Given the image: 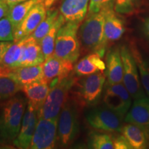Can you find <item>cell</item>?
<instances>
[{
    "mask_svg": "<svg viewBox=\"0 0 149 149\" xmlns=\"http://www.w3.org/2000/svg\"><path fill=\"white\" fill-rule=\"evenodd\" d=\"M105 10L87 15L78 29L81 53H97L104 57L108 44L104 37Z\"/></svg>",
    "mask_w": 149,
    "mask_h": 149,
    "instance_id": "1",
    "label": "cell"
},
{
    "mask_svg": "<svg viewBox=\"0 0 149 149\" xmlns=\"http://www.w3.org/2000/svg\"><path fill=\"white\" fill-rule=\"evenodd\" d=\"M26 107L23 97L14 96L1 104L0 137L6 141H13L21 128Z\"/></svg>",
    "mask_w": 149,
    "mask_h": 149,
    "instance_id": "2",
    "label": "cell"
},
{
    "mask_svg": "<svg viewBox=\"0 0 149 149\" xmlns=\"http://www.w3.org/2000/svg\"><path fill=\"white\" fill-rule=\"evenodd\" d=\"M76 77L72 71L68 77L60 80H53L49 84V92L44 104L38 111L39 117L58 120L59 113L70 95Z\"/></svg>",
    "mask_w": 149,
    "mask_h": 149,
    "instance_id": "3",
    "label": "cell"
},
{
    "mask_svg": "<svg viewBox=\"0 0 149 149\" xmlns=\"http://www.w3.org/2000/svg\"><path fill=\"white\" fill-rule=\"evenodd\" d=\"M106 77L104 71L81 77L77 76L70 90V96L81 108L95 105L101 97Z\"/></svg>",
    "mask_w": 149,
    "mask_h": 149,
    "instance_id": "4",
    "label": "cell"
},
{
    "mask_svg": "<svg viewBox=\"0 0 149 149\" xmlns=\"http://www.w3.org/2000/svg\"><path fill=\"white\" fill-rule=\"evenodd\" d=\"M81 107L69 95L63 106L57 122V141L63 147L69 146L79 133V110Z\"/></svg>",
    "mask_w": 149,
    "mask_h": 149,
    "instance_id": "5",
    "label": "cell"
},
{
    "mask_svg": "<svg viewBox=\"0 0 149 149\" xmlns=\"http://www.w3.org/2000/svg\"><path fill=\"white\" fill-rule=\"evenodd\" d=\"M81 23L66 22L61 26L56 37L53 55L64 60L76 62L81 55L78 29Z\"/></svg>",
    "mask_w": 149,
    "mask_h": 149,
    "instance_id": "6",
    "label": "cell"
},
{
    "mask_svg": "<svg viewBox=\"0 0 149 149\" xmlns=\"http://www.w3.org/2000/svg\"><path fill=\"white\" fill-rule=\"evenodd\" d=\"M120 53L123 64L122 83L134 100L145 97L138 68L129 47L124 45L121 46Z\"/></svg>",
    "mask_w": 149,
    "mask_h": 149,
    "instance_id": "7",
    "label": "cell"
},
{
    "mask_svg": "<svg viewBox=\"0 0 149 149\" xmlns=\"http://www.w3.org/2000/svg\"><path fill=\"white\" fill-rule=\"evenodd\" d=\"M122 117L107 107H97L91 109L86 115L88 125L95 130L102 131L121 132Z\"/></svg>",
    "mask_w": 149,
    "mask_h": 149,
    "instance_id": "8",
    "label": "cell"
},
{
    "mask_svg": "<svg viewBox=\"0 0 149 149\" xmlns=\"http://www.w3.org/2000/svg\"><path fill=\"white\" fill-rule=\"evenodd\" d=\"M132 97L124 84H108L103 98L106 107L124 117L131 107Z\"/></svg>",
    "mask_w": 149,
    "mask_h": 149,
    "instance_id": "9",
    "label": "cell"
},
{
    "mask_svg": "<svg viewBox=\"0 0 149 149\" xmlns=\"http://www.w3.org/2000/svg\"><path fill=\"white\" fill-rule=\"evenodd\" d=\"M58 120L39 117L30 148L51 149L57 141Z\"/></svg>",
    "mask_w": 149,
    "mask_h": 149,
    "instance_id": "10",
    "label": "cell"
},
{
    "mask_svg": "<svg viewBox=\"0 0 149 149\" xmlns=\"http://www.w3.org/2000/svg\"><path fill=\"white\" fill-rule=\"evenodd\" d=\"M38 119V111L28 103L19 132L13 141L15 146L21 149L30 148Z\"/></svg>",
    "mask_w": 149,
    "mask_h": 149,
    "instance_id": "11",
    "label": "cell"
},
{
    "mask_svg": "<svg viewBox=\"0 0 149 149\" xmlns=\"http://www.w3.org/2000/svg\"><path fill=\"white\" fill-rule=\"evenodd\" d=\"M48 8L44 1H41L30 10L14 32V42H18L31 36L47 15Z\"/></svg>",
    "mask_w": 149,
    "mask_h": 149,
    "instance_id": "12",
    "label": "cell"
},
{
    "mask_svg": "<svg viewBox=\"0 0 149 149\" xmlns=\"http://www.w3.org/2000/svg\"><path fill=\"white\" fill-rule=\"evenodd\" d=\"M73 63L59 58L54 55L46 59L43 64L44 79L51 83L53 80L62 79L73 71Z\"/></svg>",
    "mask_w": 149,
    "mask_h": 149,
    "instance_id": "13",
    "label": "cell"
},
{
    "mask_svg": "<svg viewBox=\"0 0 149 149\" xmlns=\"http://www.w3.org/2000/svg\"><path fill=\"white\" fill-rule=\"evenodd\" d=\"M0 74L8 76L24 86L44 79L43 64L36 66L17 67L12 69L0 68Z\"/></svg>",
    "mask_w": 149,
    "mask_h": 149,
    "instance_id": "14",
    "label": "cell"
},
{
    "mask_svg": "<svg viewBox=\"0 0 149 149\" xmlns=\"http://www.w3.org/2000/svg\"><path fill=\"white\" fill-rule=\"evenodd\" d=\"M90 0H61L59 13L66 22L81 23L88 13Z\"/></svg>",
    "mask_w": 149,
    "mask_h": 149,
    "instance_id": "15",
    "label": "cell"
},
{
    "mask_svg": "<svg viewBox=\"0 0 149 149\" xmlns=\"http://www.w3.org/2000/svg\"><path fill=\"white\" fill-rule=\"evenodd\" d=\"M105 10L104 37L107 44L119 40L126 31L124 22L117 15L114 8Z\"/></svg>",
    "mask_w": 149,
    "mask_h": 149,
    "instance_id": "16",
    "label": "cell"
},
{
    "mask_svg": "<svg viewBox=\"0 0 149 149\" xmlns=\"http://www.w3.org/2000/svg\"><path fill=\"white\" fill-rule=\"evenodd\" d=\"M105 74L108 84H115L123 81V64L120 48H112L107 52Z\"/></svg>",
    "mask_w": 149,
    "mask_h": 149,
    "instance_id": "17",
    "label": "cell"
},
{
    "mask_svg": "<svg viewBox=\"0 0 149 149\" xmlns=\"http://www.w3.org/2000/svg\"><path fill=\"white\" fill-rule=\"evenodd\" d=\"M49 89V83L44 79L27 84L22 87V91L26 96L28 103L31 104L38 111L45 102Z\"/></svg>",
    "mask_w": 149,
    "mask_h": 149,
    "instance_id": "18",
    "label": "cell"
},
{
    "mask_svg": "<svg viewBox=\"0 0 149 149\" xmlns=\"http://www.w3.org/2000/svg\"><path fill=\"white\" fill-rule=\"evenodd\" d=\"M97 53H91L84 57L74 65L73 72L76 76L81 77L106 70V63Z\"/></svg>",
    "mask_w": 149,
    "mask_h": 149,
    "instance_id": "19",
    "label": "cell"
},
{
    "mask_svg": "<svg viewBox=\"0 0 149 149\" xmlns=\"http://www.w3.org/2000/svg\"><path fill=\"white\" fill-rule=\"evenodd\" d=\"M125 122L149 128V98L145 97L135 100L125 117Z\"/></svg>",
    "mask_w": 149,
    "mask_h": 149,
    "instance_id": "20",
    "label": "cell"
},
{
    "mask_svg": "<svg viewBox=\"0 0 149 149\" xmlns=\"http://www.w3.org/2000/svg\"><path fill=\"white\" fill-rule=\"evenodd\" d=\"M46 60L41 45L32 37H27L19 66H36L44 64Z\"/></svg>",
    "mask_w": 149,
    "mask_h": 149,
    "instance_id": "21",
    "label": "cell"
},
{
    "mask_svg": "<svg viewBox=\"0 0 149 149\" xmlns=\"http://www.w3.org/2000/svg\"><path fill=\"white\" fill-rule=\"evenodd\" d=\"M121 133L128 141L133 149L147 148L146 128L138 124L128 123L122 126Z\"/></svg>",
    "mask_w": 149,
    "mask_h": 149,
    "instance_id": "22",
    "label": "cell"
},
{
    "mask_svg": "<svg viewBox=\"0 0 149 149\" xmlns=\"http://www.w3.org/2000/svg\"><path fill=\"white\" fill-rule=\"evenodd\" d=\"M26 39L24 38L18 42H14L11 44L0 63V68L3 69H12L19 66Z\"/></svg>",
    "mask_w": 149,
    "mask_h": 149,
    "instance_id": "23",
    "label": "cell"
},
{
    "mask_svg": "<svg viewBox=\"0 0 149 149\" xmlns=\"http://www.w3.org/2000/svg\"><path fill=\"white\" fill-rule=\"evenodd\" d=\"M43 1L44 0H28V1L18 3L13 6L12 8H10L8 15L6 17H8L12 24L13 33L16 31L21 22L30 12V10L35 5Z\"/></svg>",
    "mask_w": 149,
    "mask_h": 149,
    "instance_id": "24",
    "label": "cell"
},
{
    "mask_svg": "<svg viewBox=\"0 0 149 149\" xmlns=\"http://www.w3.org/2000/svg\"><path fill=\"white\" fill-rule=\"evenodd\" d=\"M130 51L138 68L141 85L149 97V64L144 58L135 42H130Z\"/></svg>",
    "mask_w": 149,
    "mask_h": 149,
    "instance_id": "25",
    "label": "cell"
},
{
    "mask_svg": "<svg viewBox=\"0 0 149 149\" xmlns=\"http://www.w3.org/2000/svg\"><path fill=\"white\" fill-rule=\"evenodd\" d=\"M66 22V20L64 17L59 13L55 23L51 29L46 36L42 39V42L40 43L41 47H42V51L45 56L46 59H48L54 54V50H55V45L56 37H57V33L60 29L61 26Z\"/></svg>",
    "mask_w": 149,
    "mask_h": 149,
    "instance_id": "26",
    "label": "cell"
},
{
    "mask_svg": "<svg viewBox=\"0 0 149 149\" xmlns=\"http://www.w3.org/2000/svg\"><path fill=\"white\" fill-rule=\"evenodd\" d=\"M59 15V10L57 9H48L45 19L41 22L31 36L40 44L42 39L49 32Z\"/></svg>",
    "mask_w": 149,
    "mask_h": 149,
    "instance_id": "27",
    "label": "cell"
},
{
    "mask_svg": "<svg viewBox=\"0 0 149 149\" xmlns=\"http://www.w3.org/2000/svg\"><path fill=\"white\" fill-rule=\"evenodd\" d=\"M23 86L8 76L0 74V102L5 101L22 91Z\"/></svg>",
    "mask_w": 149,
    "mask_h": 149,
    "instance_id": "28",
    "label": "cell"
},
{
    "mask_svg": "<svg viewBox=\"0 0 149 149\" xmlns=\"http://www.w3.org/2000/svg\"><path fill=\"white\" fill-rule=\"evenodd\" d=\"M88 146L94 149H113V137L108 133L91 132L88 136Z\"/></svg>",
    "mask_w": 149,
    "mask_h": 149,
    "instance_id": "29",
    "label": "cell"
},
{
    "mask_svg": "<svg viewBox=\"0 0 149 149\" xmlns=\"http://www.w3.org/2000/svg\"><path fill=\"white\" fill-rule=\"evenodd\" d=\"M140 0H115L114 10L117 14L132 15L140 7Z\"/></svg>",
    "mask_w": 149,
    "mask_h": 149,
    "instance_id": "30",
    "label": "cell"
},
{
    "mask_svg": "<svg viewBox=\"0 0 149 149\" xmlns=\"http://www.w3.org/2000/svg\"><path fill=\"white\" fill-rule=\"evenodd\" d=\"M0 42H14L13 29L8 17L0 19Z\"/></svg>",
    "mask_w": 149,
    "mask_h": 149,
    "instance_id": "31",
    "label": "cell"
},
{
    "mask_svg": "<svg viewBox=\"0 0 149 149\" xmlns=\"http://www.w3.org/2000/svg\"><path fill=\"white\" fill-rule=\"evenodd\" d=\"M115 0H90L87 15L97 13L107 8H114Z\"/></svg>",
    "mask_w": 149,
    "mask_h": 149,
    "instance_id": "32",
    "label": "cell"
},
{
    "mask_svg": "<svg viewBox=\"0 0 149 149\" xmlns=\"http://www.w3.org/2000/svg\"><path fill=\"white\" fill-rule=\"evenodd\" d=\"M113 145L115 149H131L133 148L128 141L124 135H120L113 137Z\"/></svg>",
    "mask_w": 149,
    "mask_h": 149,
    "instance_id": "33",
    "label": "cell"
},
{
    "mask_svg": "<svg viewBox=\"0 0 149 149\" xmlns=\"http://www.w3.org/2000/svg\"><path fill=\"white\" fill-rule=\"evenodd\" d=\"M13 42H0V63L2 60L3 56L6 53L7 50L13 44Z\"/></svg>",
    "mask_w": 149,
    "mask_h": 149,
    "instance_id": "34",
    "label": "cell"
},
{
    "mask_svg": "<svg viewBox=\"0 0 149 149\" xmlns=\"http://www.w3.org/2000/svg\"><path fill=\"white\" fill-rule=\"evenodd\" d=\"M10 10V7L5 2H2L0 4V19L8 15Z\"/></svg>",
    "mask_w": 149,
    "mask_h": 149,
    "instance_id": "35",
    "label": "cell"
},
{
    "mask_svg": "<svg viewBox=\"0 0 149 149\" xmlns=\"http://www.w3.org/2000/svg\"><path fill=\"white\" fill-rule=\"evenodd\" d=\"M143 32H144L145 36L149 39V17L144 21V24H143Z\"/></svg>",
    "mask_w": 149,
    "mask_h": 149,
    "instance_id": "36",
    "label": "cell"
},
{
    "mask_svg": "<svg viewBox=\"0 0 149 149\" xmlns=\"http://www.w3.org/2000/svg\"><path fill=\"white\" fill-rule=\"evenodd\" d=\"M3 1H4L10 8H12L14 6L18 4V3H19L24 2V1H28V0H3Z\"/></svg>",
    "mask_w": 149,
    "mask_h": 149,
    "instance_id": "37",
    "label": "cell"
},
{
    "mask_svg": "<svg viewBox=\"0 0 149 149\" xmlns=\"http://www.w3.org/2000/svg\"><path fill=\"white\" fill-rule=\"evenodd\" d=\"M56 1V0H44V3H45L46 8L49 9L52 6V5Z\"/></svg>",
    "mask_w": 149,
    "mask_h": 149,
    "instance_id": "38",
    "label": "cell"
},
{
    "mask_svg": "<svg viewBox=\"0 0 149 149\" xmlns=\"http://www.w3.org/2000/svg\"><path fill=\"white\" fill-rule=\"evenodd\" d=\"M146 135L147 139V148H149V128H146Z\"/></svg>",
    "mask_w": 149,
    "mask_h": 149,
    "instance_id": "39",
    "label": "cell"
},
{
    "mask_svg": "<svg viewBox=\"0 0 149 149\" xmlns=\"http://www.w3.org/2000/svg\"><path fill=\"white\" fill-rule=\"evenodd\" d=\"M2 2H4V1H3V0H0V4H1V3H2Z\"/></svg>",
    "mask_w": 149,
    "mask_h": 149,
    "instance_id": "40",
    "label": "cell"
}]
</instances>
